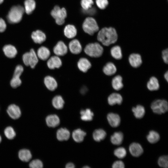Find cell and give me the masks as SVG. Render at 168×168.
Masks as SVG:
<instances>
[{
  "mask_svg": "<svg viewBox=\"0 0 168 168\" xmlns=\"http://www.w3.org/2000/svg\"><path fill=\"white\" fill-rule=\"evenodd\" d=\"M126 151L123 147H119L115 149L114 151V154L118 158L122 159L124 158L126 155Z\"/></svg>",
  "mask_w": 168,
  "mask_h": 168,
  "instance_id": "obj_38",
  "label": "cell"
},
{
  "mask_svg": "<svg viewBox=\"0 0 168 168\" xmlns=\"http://www.w3.org/2000/svg\"><path fill=\"white\" fill-rule=\"evenodd\" d=\"M7 112L11 118L15 119L19 118L21 115V112L19 107L14 104L8 106Z\"/></svg>",
  "mask_w": 168,
  "mask_h": 168,
  "instance_id": "obj_8",
  "label": "cell"
},
{
  "mask_svg": "<svg viewBox=\"0 0 168 168\" xmlns=\"http://www.w3.org/2000/svg\"><path fill=\"white\" fill-rule=\"evenodd\" d=\"M18 156L21 161L27 162L31 159L32 155L30 151L28 150L22 149L19 151Z\"/></svg>",
  "mask_w": 168,
  "mask_h": 168,
  "instance_id": "obj_32",
  "label": "cell"
},
{
  "mask_svg": "<svg viewBox=\"0 0 168 168\" xmlns=\"http://www.w3.org/2000/svg\"><path fill=\"white\" fill-rule=\"evenodd\" d=\"M83 168H89L90 167L88 166H85L83 167Z\"/></svg>",
  "mask_w": 168,
  "mask_h": 168,
  "instance_id": "obj_51",
  "label": "cell"
},
{
  "mask_svg": "<svg viewBox=\"0 0 168 168\" xmlns=\"http://www.w3.org/2000/svg\"><path fill=\"white\" fill-rule=\"evenodd\" d=\"M31 36L33 41L37 44H40L42 43L46 39L45 34L39 30L33 31L31 34Z\"/></svg>",
  "mask_w": 168,
  "mask_h": 168,
  "instance_id": "obj_12",
  "label": "cell"
},
{
  "mask_svg": "<svg viewBox=\"0 0 168 168\" xmlns=\"http://www.w3.org/2000/svg\"><path fill=\"white\" fill-rule=\"evenodd\" d=\"M64 34L67 38L72 39L77 34V30L75 27L72 25H66L64 29Z\"/></svg>",
  "mask_w": 168,
  "mask_h": 168,
  "instance_id": "obj_20",
  "label": "cell"
},
{
  "mask_svg": "<svg viewBox=\"0 0 168 168\" xmlns=\"http://www.w3.org/2000/svg\"><path fill=\"white\" fill-rule=\"evenodd\" d=\"M129 150L131 154L136 157L141 156L143 152L142 146L138 143L136 142L132 143L130 145Z\"/></svg>",
  "mask_w": 168,
  "mask_h": 168,
  "instance_id": "obj_10",
  "label": "cell"
},
{
  "mask_svg": "<svg viewBox=\"0 0 168 168\" xmlns=\"http://www.w3.org/2000/svg\"><path fill=\"white\" fill-rule=\"evenodd\" d=\"M96 2L97 7L101 9H105L109 4L108 0H96Z\"/></svg>",
  "mask_w": 168,
  "mask_h": 168,
  "instance_id": "obj_43",
  "label": "cell"
},
{
  "mask_svg": "<svg viewBox=\"0 0 168 168\" xmlns=\"http://www.w3.org/2000/svg\"><path fill=\"white\" fill-rule=\"evenodd\" d=\"M123 138V134L121 132H116L111 136L110 141L113 144L119 145L122 143Z\"/></svg>",
  "mask_w": 168,
  "mask_h": 168,
  "instance_id": "obj_25",
  "label": "cell"
},
{
  "mask_svg": "<svg viewBox=\"0 0 168 168\" xmlns=\"http://www.w3.org/2000/svg\"><path fill=\"white\" fill-rule=\"evenodd\" d=\"M1 141H2V138H1V136L0 135V143L1 142Z\"/></svg>",
  "mask_w": 168,
  "mask_h": 168,
  "instance_id": "obj_52",
  "label": "cell"
},
{
  "mask_svg": "<svg viewBox=\"0 0 168 168\" xmlns=\"http://www.w3.org/2000/svg\"><path fill=\"white\" fill-rule=\"evenodd\" d=\"M69 48L70 52L74 54H78L82 50V47L79 41L77 39L71 41L69 44Z\"/></svg>",
  "mask_w": 168,
  "mask_h": 168,
  "instance_id": "obj_13",
  "label": "cell"
},
{
  "mask_svg": "<svg viewBox=\"0 0 168 168\" xmlns=\"http://www.w3.org/2000/svg\"><path fill=\"white\" fill-rule=\"evenodd\" d=\"M7 25L5 21L0 18V32H4L6 28Z\"/></svg>",
  "mask_w": 168,
  "mask_h": 168,
  "instance_id": "obj_47",
  "label": "cell"
},
{
  "mask_svg": "<svg viewBox=\"0 0 168 168\" xmlns=\"http://www.w3.org/2000/svg\"><path fill=\"white\" fill-rule=\"evenodd\" d=\"M128 60L131 65L135 68L139 67L142 63L141 56L138 54H131L129 57Z\"/></svg>",
  "mask_w": 168,
  "mask_h": 168,
  "instance_id": "obj_14",
  "label": "cell"
},
{
  "mask_svg": "<svg viewBox=\"0 0 168 168\" xmlns=\"http://www.w3.org/2000/svg\"><path fill=\"white\" fill-rule=\"evenodd\" d=\"M43 166L42 162L39 159L33 160L29 164L30 167L31 168H41Z\"/></svg>",
  "mask_w": 168,
  "mask_h": 168,
  "instance_id": "obj_42",
  "label": "cell"
},
{
  "mask_svg": "<svg viewBox=\"0 0 168 168\" xmlns=\"http://www.w3.org/2000/svg\"><path fill=\"white\" fill-rule=\"evenodd\" d=\"M86 133L80 128L73 131L72 136L75 141L77 142H80L83 141Z\"/></svg>",
  "mask_w": 168,
  "mask_h": 168,
  "instance_id": "obj_23",
  "label": "cell"
},
{
  "mask_svg": "<svg viewBox=\"0 0 168 168\" xmlns=\"http://www.w3.org/2000/svg\"><path fill=\"white\" fill-rule=\"evenodd\" d=\"M24 70L23 67L21 65L17 66L14 71V75L20 76Z\"/></svg>",
  "mask_w": 168,
  "mask_h": 168,
  "instance_id": "obj_44",
  "label": "cell"
},
{
  "mask_svg": "<svg viewBox=\"0 0 168 168\" xmlns=\"http://www.w3.org/2000/svg\"><path fill=\"white\" fill-rule=\"evenodd\" d=\"M85 53L92 57H100L103 52V47L98 43L95 42L87 44L84 48Z\"/></svg>",
  "mask_w": 168,
  "mask_h": 168,
  "instance_id": "obj_5",
  "label": "cell"
},
{
  "mask_svg": "<svg viewBox=\"0 0 168 168\" xmlns=\"http://www.w3.org/2000/svg\"><path fill=\"white\" fill-rule=\"evenodd\" d=\"M62 64L61 59L57 56L51 57L47 62L48 67L51 69L59 68L61 66Z\"/></svg>",
  "mask_w": 168,
  "mask_h": 168,
  "instance_id": "obj_15",
  "label": "cell"
},
{
  "mask_svg": "<svg viewBox=\"0 0 168 168\" xmlns=\"http://www.w3.org/2000/svg\"><path fill=\"white\" fill-rule=\"evenodd\" d=\"M46 122L48 126L54 128L59 125L60 120L59 118L57 115L50 114L46 117Z\"/></svg>",
  "mask_w": 168,
  "mask_h": 168,
  "instance_id": "obj_16",
  "label": "cell"
},
{
  "mask_svg": "<svg viewBox=\"0 0 168 168\" xmlns=\"http://www.w3.org/2000/svg\"><path fill=\"white\" fill-rule=\"evenodd\" d=\"M117 39L116 31L112 27L102 28L99 31L97 35V40L105 46H108L115 43Z\"/></svg>",
  "mask_w": 168,
  "mask_h": 168,
  "instance_id": "obj_1",
  "label": "cell"
},
{
  "mask_svg": "<svg viewBox=\"0 0 168 168\" xmlns=\"http://www.w3.org/2000/svg\"><path fill=\"white\" fill-rule=\"evenodd\" d=\"M82 28L86 33L90 35H93L99 30L96 21L91 17H88L85 19L82 25Z\"/></svg>",
  "mask_w": 168,
  "mask_h": 168,
  "instance_id": "obj_3",
  "label": "cell"
},
{
  "mask_svg": "<svg viewBox=\"0 0 168 168\" xmlns=\"http://www.w3.org/2000/svg\"><path fill=\"white\" fill-rule=\"evenodd\" d=\"M53 51L57 56H63L67 54L68 48L63 41H60L54 47Z\"/></svg>",
  "mask_w": 168,
  "mask_h": 168,
  "instance_id": "obj_9",
  "label": "cell"
},
{
  "mask_svg": "<svg viewBox=\"0 0 168 168\" xmlns=\"http://www.w3.org/2000/svg\"><path fill=\"white\" fill-rule=\"evenodd\" d=\"M147 87L151 91L158 90L159 88V84L157 79L155 77H152L147 84Z\"/></svg>",
  "mask_w": 168,
  "mask_h": 168,
  "instance_id": "obj_31",
  "label": "cell"
},
{
  "mask_svg": "<svg viewBox=\"0 0 168 168\" xmlns=\"http://www.w3.org/2000/svg\"><path fill=\"white\" fill-rule=\"evenodd\" d=\"M77 66L80 71L85 72L91 67V64L87 58H82L78 62Z\"/></svg>",
  "mask_w": 168,
  "mask_h": 168,
  "instance_id": "obj_22",
  "label": "cell"
},
{
  "mask_svg": "<svg viewBox=\"0 0 168 168\" xmlns=\"http://www.w3.org/2000/svg\"><path fill=\"white\" fill-rule=\"evenodd\" d=\"M24 4L25 12L27 14H31L35 8L36 3L34 0H26Z\"/></svg>",
  "mask_w": 168,
  "mask_h": 168,
  "instance_id": "obj_26",
  "label": "cell"
},
{
  "mask_svg": "<svg viewBox=\"0 0 168 168\" xmlns=\"http://www.w3.org/2000/svg\"><path fill=\"white\" fill-rule=\"evenodd\" d=\"M164 77L166 81L168 82V72L167 71L165 74L164 75Z\"/></svg>",
  "mask_w": 168,
  "mask_h": 168,
  "instance_id": "obj_49",
  "label": "cell"
},
{
  "mask_svg": "<svg viewBox=\"0 0 168 168\" xmlns=\"http://www.w3.org/2000/svg\"><path fill=\"white\" fill-rule=\"evenodd\" d=\"M132 111L135 117L137 119H141L144 116L145 111L144 108L141 105H138L132 109Z\"/></svg>",
  "mask_w": 168,
  "mask_h": 168,
  "instance_id": "obj_29",
  "label": "cell"
},
{
  "mask_svg": "<svg viewBox=\"0 0 168 168\" xmlns=\"http://www.w3.org/2000/svg\"><path fill=\"white\" fill-rule=\"evenodd\" d=\"M64 103V101L62 97L60 96H55L52 100L53 106L56 109L59 110L62 109Z\"/></svg>",
  "mask_w": 168,
  "mask_h": 168,
  "instance_id": "obj_34",
  "label": "cell"
},
{
  "mask_svg": "<svg viewBox=\"0 0 168 168\" xmlns=\"http://www.w3.org/2000/svg\"><path fill=\"white\" fill-rule=\"evenodd\" d=\"M3 0H0V4L3 2Z\"/></svg>",
  "mask_w": 168,
  "mask_h": 168,
  "instance_id": "obj_50",
  "label": "cell"
},
{
  "mask_svg": "<svg viewBox=\"0 0 168 168\" xmlns=\"http://www.w3.org/2000/svg\"><path fill=\"white\" fill-rule=\"evenodd\" d=\"M75 167L74 164L71 162L68 163L65 166V167L66 168H74Z\"/></svg>",
  "mask_w": 168,
  "mask_h": 168,
  "instance_id": "obj_48",
  "label": "cell"
},
{
  "mask_svg": "<svg viewBox=\"0 0 168 168\" xmlns=\"http://www.w3.org/2000/svg\"><path fill=\"white\" fill-rule=\"evenodd\" d=\"M70 135L69 131L65 128L59 129L56 133L57 139L61 141L68 140L69 138Z\"/></svg>",
  "mask_w": 168,
  "mask_h": 168,
  "instance_id": "obj_17",
  "label": "cell"
},
{
  "mask_svg": "<svg viewBox=\"0 0 168 168\" xmlns=\"http://www.w3.org/2000/svg\"><path fill=\"white\" fill-rule=\"evenodd\" d=\"M107 118L109 124L112 127H117L119 125L121 119L118 114L110 113L108 114Z\"/></svg>",
  "mask_w": 168,
  "mask_h": 168,
  "instance_id": "obj_11",
  "label": "cell"
},
{
  "mask_svg": "<svg viewBox=\"0 0 168 168\" xmlns=\"http://www.w3.org/2000/svg\"><path fill=\"white\" fill-rule=\"evenodd\" d=\"M3 51L5 56L10 58L15 57L17 54V50L16 48L11 44L4 46Z\"/></svg>",
  "mask_w": 168,
  "mask_h": 168,
  "instance_id": "obj_19",
  "label": "cell"
},
{
  "mask_svg": "<svg viewBox=\"0 0 168 168\" xmlns=\"http://www.w3.org/2000/svg\"><path fill=\"white\" fill-rule=\"evenodd\" d=\"M25 12L23 7L20 5L12 7L9 11L7 16L8 21L10 23L19 22L21 20Z\"/></svg>",
  "mask_w": 168,
  "mask_h": 168,
  "instance_id": "obj_2",
  "label": "cell"
},
{
  "mask_svg": "<svg viewBox=\"0 0 168 168\" xmlns=\"http://www.w3.org/2000/svg\"><path fill=\"white\" fill-rule=\"evenodd\" d=\"M147 141L151 143H155L157 142L160 138V135L156 132L151 130L147 136Z\"/></svg>",
  "mask_w": 168,
  "mask_h": 168,
  "instance_id": "obj_35",
  "label": "cell"
},
{
  "mask_svg": "<svg viewBox=\"0 0 168 168\" xmlns=\"http://www.w3.org/2000/svg\"><path fill=\"white\" fill-rule=\"evenodd\" d=\"M125 165L124 162L121 161H115L112 165L113 168H124Z\"/></svg>",
  "mask_w": 168,
  "mask_h": 168,
  "instance_id": "obj_45",
  "label": "cell"
},
{
  "mask_svg": "<svg viewBox=\"0 0 168 168\" xmlns=\"http://www.w3.org/2000/svg\"><path fill=\"white\" fill-rule=\"evenodd\" d=\"M81 118L85 121H90L92 120L94 114L90 109H87L85 110H82L80 111Z\"/></svg>",
  "mask_w": 168,
  "mask_h": 168,
  "instance_id": "obj_33",
  "label": "cell"
},
{
  "mask_svg": "<svg viewBox=\"0 0 168 168\" xmlns=\"http://www.w3.org/2000/svg\"><path fill=\"white\" fill-rule=\"evenodd\" d=\"M122 78L120 75H117L114 77L112 81V85L115 90L119 91L121 89L123 86L122 83Z\"/></svg>",
  "mask_w": 168,
  "mask_h": 168,
  "instance_id": "obj_30",
  "label": "cell"
},
{
  "mask_svg": "<svg viewBox=\"0 0 168 168\" xmlns=\"http://www.w3.org/2000/svg\"><path fill=\"white\" fill-rule=\"evenodd\" d=\"M25 60L27 66H30L34 68L38 61V57L33 49L28 52L25 58Z\"/></svg>",
  "mask_w": 168,
  "mask_h": 168,
  "instance_id": "obj_7",
  "label": "cell"
},
{
  "mask_svg": "<svg viewBox=\"0 0 168 168\" xmlns=\"http://www.w3.org/2000/svg\"><path fill=\"white\" fill-rule=\"evenodd\" d=\"M36 54L39 58L43 60H45L50 56V52L46 47L41 46L38 49Z\"/></svg>",
  "mask_w": 168,
  "mask_h": 168,
  "instance_id": "obj_24",
  "label": "cell"
},
{
  "mask_svg": "<svg viewBox=\"0 0 168 168\" xmlns=\"http://www.w3.org/2000/svg\"><path fill=\"white\" fill-rule=\"evenodd\" d=\"M80 4L83 10H86L92 7L94 2L93 0H81Z\"/></svg>",
  "mask_w": 168,
  "mask_h": 168,
  "instance_id": "obj_39",
  "label": "cell"
},
{
  "mask_svg": "<svg viewBox=\"0 0 168 168\" xmlns=\"http://www.w3.org/2000/svg\"><path fill=\"white\" fill-rule=\"evenodd\" d=\"M4 133L6 137L9 139H13L16 135L13 128L11 126L7 127L4 130Z\"/></svg>",
  "mask_w": 168,
  "mask_h": 168,
  "instance_id": "obj_37",
  "label": "cell"
},
{
  "mask_svg": "<svg viewBox=\"0 0 168 168\" xmlns=\"http://www.w3.org/2000/svg\"><path fill=\"white\" fill-rule=\"evenodd\" d=\"M116 66L111 62L107 63L103 68L104 73L108 76H111L114 74L116 72Z\"/></svg>",
  "mask_w": 168,
  "mask_h": 168,
  "instance_id": "obj_27",
  "label": "cell"
},
{
  "mask_svg": "<svg viewBox=\"0 0 168 168\" xmlns=\"http://www.w3.org/2000/svg\"><path fill=\"white\" fill-rule=\"evenodd\" d=\"M44 82L46 87L50 91L54 90L57 87V83L56 81L51 76L46 77L44 78Z\"/></svg>",
  "mask_w": 168,
  "mask_h": 168,
  "instance_id": "obj_21",
  "label": "cell"
},
{
  "mask_svg": "<svg viewBox=\"0 0 168 168\" xmlns=\"http://www.w3.org/2000/svg\"><path fill=\"white\" fill-rule=\"evenodd\" d=\"M162 56L164 62L166 63L167 64L168 62V50L167 49L162 51Z\"/></svg>",
  "mask_w": 168,
  "mask_h": 168,
  "instance_id": "obj_46",
  "label": "cell"
},
{
  "mask_svg": "<svg viewBox=\"0 0 168 168\" xmlns=\"http://www.w3.org/2000/svg\"><path fill=\"white\" fill-rule=\"evenodd\" d=\"M151 107L154 113L161 114L167 111L168 102L164 100H156L152 103Z\"/></svg>",
  "mask_w": 168,
  "mask_h": 168,
  "instance_id": "obj_6",
  "label": "cell"
},
{
  "mask_svg": "<svg viewBox=\"0 0 168 168\" xmlns=\"http://www.w3.org/2000/svg\"><path fill=\"white\" fill-rule=\"evenodd\" d=\"M50 14L55 20L56 23L59 25H62L64 23L67 16L66 9L64 7L61 8L58 5L54 6Z\"/></svg>",
  "mask_w": 168,
  "mask_h": 168,
  "instance_id": "obj_4",
  "label": "cell"
},
{
  "mask_svg": "<svg viewBox=\"0 0 168 168\" xmlns=\"http://www.w3.org/2000/svg\"><path fill=\"white\" fill-rule=\"evenodd\" d=\"M21 83V81L20 78V76L13 75L10 82L11 86L13 88H16L19 86Z\"/></svg>",
  "mask_w": 168,
  "mask_h": 168,
  "instance_id": "obj_40",
  "label": "cell"
},
{
  "mask_svg": "<svg viewBox=\"0 0 168 168\" xmlns=\"http://www.w3.org/2000/svg\"><path fill=\"white\" fill-rule=\"evenodd\" d=\"M110 53L112 57L116 59H120L122 58L121 49L119 46L116 45L112 47L110 50Z\"/></svg>",
  "mask_w": 168,
  "mask_h": 168,
  "instance_id": "obj_36",
  "label": "cell"
},
{
  "mask_svg": "<svg viewBox=\"0 0 168 168\" xmlns=\"http://www.w3.org/2000/svg\"><path fill=\"white\" fill-rule=\"evenodd\" d=\"M159 166L161 167L167 168L168 166V157L167 156H160L158 161Z\"/></svg>",
  "mask_w": 168,
  "mask_h": 168,
  "instance_id": "obj_41",
  "label": "cell"
},
{
  "mask_svg": "<svg viewBox=\"0 0 168 168\" xmlns=\"http://www.w3.org/2000/svg\"><path fill=\"white\" fill-rule=\"evenodd\" d=\"M106 135V132L103 129L95 130L93 133V137L96 141L99 142L104 139Z\"/></svg>",
  "mask_w": 168,
  "mask_h": 168,
  "instance_id": "obj_28",
  "label": "cell"
},
{
  "mask_svg": "<svg viewBox=\"0 0 168 168\" xmlns=\"http://www.w3.org/2000/svg\"><path fill=\"white\" fill-rule=\"evenodd\" d=\"M123 101L121 96L118 93H113L108 97V101L109 104L111 105L115 104L120 105Z\"/></svg>",
  "mask_w": 168,
  "mask_h": 168,
  "instance_id": "obj_18",
  "label": "cell"
}]
</instances>
